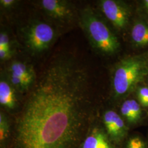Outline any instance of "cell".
I'll list each match as a JSON object with an SVG mask.
<instances>
[{"mask_svg":"<svg viewBox=\"0 0 148 148\" xmlns=\"http://www.w3.org/2000/svg\"><path fill=\"white\" fill-rule=\"evenodd\" d=\"M97 117L87 67L52 59L14 114L8 148H79Z\"/></svg>","mask_w":148,"mask_h":148,"instance_id":"6da1fadb","label":"cell"},{"mask_svg":"<svg viewBox=\"0 0 148 148\" xmlns=\"http://www.w3.org/2000/svg\"><path fill=\"white\" fill-rule=\"evenodd\" d=\"M148 75V53L121 59L111 73V97L119 104L136 91Z\"/></svg>","mask_w":148,"mask_h":148,"instance_id":"7a4b0ae2","label":"cell"},{"mask_svg":"<svg viewBox=\"0 0 148 148\" xmlns=\"http://www.w3.org/2000/svg\"><path fill=\"white\" fill-rule=\"evenodd\" d=\"M79 24L91 46L104 56H113L120 51V43L116 35L90 6L80 11Z\"/></svg>","mask_w":148,"mask_h":148,"instance_id":"3957f363","label":"cell"},{"mask_svg":"<svg viewBox=\"0 0 148 148\" xmlns=\"http://www.w3.org/2000/svg\"><path fill=\"white\" fill-rule=\"evenodd\" d=\"M57 30L51 24L35 21L24 28L23 37L25 47L32 56L41 55L46 52L55 42Z\"/></svg>","mask_w":148,"mask_h":148,"instance_id":"277c9868","label":"cell"},{"mask_svg":"<svg viewBox=\"0 0 148 148\" xmlns=\"http://www.w3.org/2000/svg\"><path fill=\"white\" fill-rule=\"evenodd\" d=\"M99 7L106 19L119 32H124L130 27L132 20L131 6L119 0H101Z\"/></svg>","mask_w":148,"mask_h":148,"instance_id":"5b68a950","label":"cell"},{"mask_svg":"<svg viewBox=\"0 0 148 148\" xmlns=\"http://www.w3.org/2000/svg\"><path fill=\"white\" fill-rule=\"evenodd\" d=\"M39 4L45 13L59 25H70L79 20L75 7L68 1L42 0Z\"/></svg>","mask_w":148,"mask_h":148,"instance_id":"8992f818","label":"cell"},{"mask_svg":"<svg viewBox=\"0 0 148 148\" xmlns=\"http://www.w3.org/2000/svg\"><path fill=\"white\" fill-rule=\"evenodd\" d=\"M100 120L112 142L121 148L131 131L119 112L112 109H107L102 112Z\"/></svg>","mask_w":148,"mask_h":148,"instance_id":"52a82bcc","label":"cell"},{"mask_svg":"<svg viewBox=\"0 0 148 148\" xmlns=\"http://www.w3.org/2000/svg\"><path fill=\"white\" fill-rule=\"evenodd\" d=\"M79 148H119L112 142L98 116L90 125Z\"/></svg>","mask_w":148,"mask_h":148,"instance_id":"ba28073f","label":"cell"},{"mask_svg":"<svg viewBox=\"0 0 148 148\" xmlns=\"http://www.w3.org/2000/svg\"><path fill=\"white\" fill-rule=\"evenodd\" d=\"M144 110L136 98L129 97L119 104V112L131 131L144 121Z\"/></svg>","mask_w":148,"mask_h":148,"instance_id":"9c48e42d","label":"cell"},{"mask_svg":"<svg viewBox=\"0 0 148 148\" xmlns=\"http://www.w3.org/2000/svg\"><path fill=\"white\" fill-rule=\"evenodd\" d=\"M7 73V75L16 77L21 82L26 92L30 90L37 79L32 66L19 60H14L10 64Z\"/></svg>","mask_w":148,"mask_h":148,"instance_id":"30bf717a","label":"cell"},{"mask_svg":"<svg viewBox=\"0 0 148 148\" xmlns=\"http://www.w3.org/2000/svg\"><path fill=\"white\" fill-rule=\"evenodd\" d=\"M130 29V40L133 46L138 49L148 47V20L139 16L132 21Z\"/></svg>","mask_w":148,"mask_h":148,"instance_id":"8fae6325","label":"cell"},{"mask_svg":"<svg viewBox=\"0 0 148 148\" xmlns=\"http://www.w3.org/2000/svg\"><path fill=\"white\" fill-rule=\"evenodd\" d=\"M16 90L8 79L1 76L0 80V104L5 111L16 113L19 109V103L16 95Z\"/></svg>","mask_w":148,"mask_h":148,"instance_id":"7c38bea8","label":"cell"},{"mask_svg":"<svg viewBox=\"0 0 148 148\" xmlns=\"http://www.w3.org/2000/svg\"><path fill=\"white\" fill-rule=\"evenodd\" d=\"M12 123L4 111L0 112V148H8L11 140Z\"/></svg>","mask_w":148,"mask_h":148,"instance_id":"4fadbf2b","label":"cell"},{"mask_svg":"<svg viewBox=\"0 0 148 148\" xmlns=\"http://www.w3.org/2000/svg\"><path fill=\"white\" fill-rule=\"evenodd\" d=\"M120 148H148L146 136L138 132H130Z\"/></svg>","mask_w":148,"mask_h":148,"instance_id":"5bb4252c","label":"cell"},{"mask_svg":"<svg viewBox=\"0 0 148 148\" xmlns=\"http://www.w3.org/2000/svg\"><path fill=\"white\" fill-rule=\"evenodd\" d=\"M136 98L145 110L148 109V87H138L135 91Z\"/></svg>","mask_w":148,"mask_h":148,"instance_id":"9a60e30c","label":"cell"},{"mask_svg":"<svg viewBox=\"0 0 148 148\" xmlns=\"http://www.w3.org/2000/svg\"><path fill=\"white\" fill-rule=\"evenodd\" d=\"M138 8L139 16L148 21V0L139 1Z\"/></svg>","mask_w":148,"mask_h":148,"instance_id":"2e32d148","label":"cell"},{"mask_svg":"<svg viewBox=\"0 0 148 148\" xmlns=\"http://www.w3.org/2000/svg\"><path fill=\"white\" fill-rule=\"evenodd\" d=\"M11 43L10 36L6 32L0 33V49L6 48H11Z\"/></svg>","mask_w":148,"mask_h":148,"instance_id":"e0dca14e","label":"cell"},{"mask_svg":"<svg viewBox=\"0 0 148 148\" xmlns=\"http://www.w3.org/2000/svg\"><path fill=\"white\" fill-rule=\"evenodd\" d=\"M12 48H6L0 49V59L1 60H7L11 58L13 54Z\"/></svg>","mask_w":148,"mask_h":148,"instance_id":"ac0fdd59","label":"cell"},{"mask_svg":"<svg viewBox=\"0 0 148 148\" xmlns=\"http://www.w3.org/2000/svg\"><path fill=\"white\" fill-rule=\"evenodd\" d=\"M18 3L17 1L15 0H1L0 5L1 8L5 10H10L16 5Z\"/></svg>","mask_w":148,"mask_h":148,"instance_id":"d6986e66","label":"cell"},{"mask_svg":"<svg viewBox=\"0 0 148 148\" xmlns=\"http://www.w3.org/2000/svg\"><path fill=\"white\" fill-rule=\"evenodd\" d=\"M146 138H147V143L148 144V132L147 133V136H146Z\"/></svg>","mask_w":148,"mask_h":148,"instance_id":"ffe728a7","label":"cell"}]
</instances>
